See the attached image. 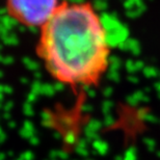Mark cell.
Here are the masks:
<instances>
[{"mask_svg": "<svg viewBox=\"0 0 160 160\" xmlns=\"http://www.w3.org/2000/svg\"><path fill=\"white\" fill-rule=\"evenodd\" d=\"M40 31L37 55L55 81L72 88L100 83L109 68L111 47L94 4L62 0Z\"/></svg>", "mask_w": 160, "mask_h": 160, "instance_id": "6da1fadb", "label": "cell"}, {"mask_svg": "<svg viewBox=\"0 0 160 160\" xmlns=\"http://www.w3.org/2000/svg\"><path fill=\"white\" fill-rule=\"evenodd\" d=\"M62 0H5L8 17L18 24L41 29L58 8Z\"/></svg>", "mask_w": 160, "mask_h": 160, "instance_id": "7a4b0ae2", "label": "cell"}]
</instances>
